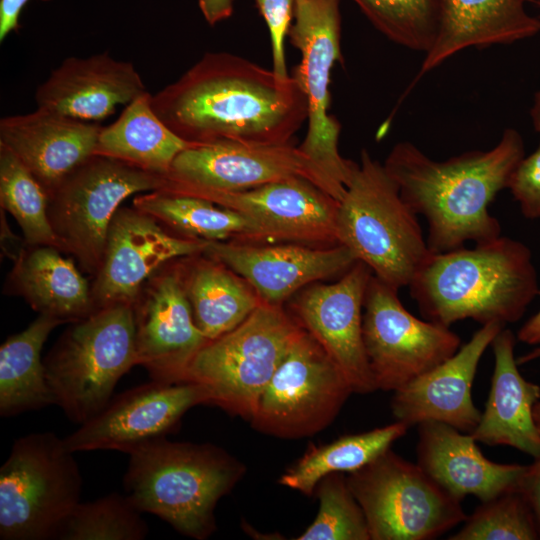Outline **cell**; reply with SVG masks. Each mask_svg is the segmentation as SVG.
<instances>
[{"label":"cell","mask_w":540,"mask_h":540,"mask_svg":"<svg viewBox=\"0 0 540 540\" xmlns=\"http://www.w3.org/2000/svg\"><path fill=\"white\" fill-rule=\"evenodd\" d=\"M503 328L497 322L482 325L453 356L394 391L391 408L397 421L409 427L438 421L471 433L481 417L472 399L473 380L482 355Z\"/></svg>","instance_id":"21"},{"label":"cell","mask_w":540,"mask_h":540,"mask_svg":"<svg viewBox=\"0 0 540 540\" xmlns=\"http://www.w3.org/2000/svg\"><path fill=\"white\" fill-rule=\"evenodd\" d=\"M133 308L138 365L152 380L183 382L192 358L209 340L195 324L179 269L153 275Z\"/></svg>","instance_id":"20"},{"label":"cell","mask_w":540,"mask_h":540,"mask_svg":"<svg viewBox=\"0 0 540 540\" xmlns=\"http://www.w3.org/2000/svg\"><path fill=\"white\" fill-rule=\"evenodd\" d=\"M363 310V341L377 390H398L460 348L459 336L449 327L412 315L398 290L373 274Z\"/></svg>","instance_id":"13"},{"label":"cell","mask_w":540,"mask_h":540,"mask_svg":"<svg viewBox=\"0 0 540 540\" xmlns=\"http://www.w3.org/2000/svg\"><path fill=\"white\" fill-rule=\"evenodd\" d=\"M372 274L357 261L337 281L303 288L289 312L339 367L353 393L359 394L377 390L362 331L364 297Z\"/></svg>","instance_id":"16"},{"label":"cell","mask_w":540,"mask_h":540,"mask_svg":"<svg viewBox=\"0 0 540 540\" xmlns=\"http://www.w3.org/2000/svg\"><path fill=\"white\" fill-rule=\"evenodd\" d=\"M409 288L422 316L447 327L465 319L516 322L539 292L530 249L506 236L431 252Z\"/></svg>","instance_id":"3"},{"label":"cell","mask_w":540,"mask_h":540,"mask_svg":"<svg viewBox=\"0 0 540 540\" xmlns=\"http://www.w3.org/2000/svg\"><path fill=\"white\" fill-rule=\"evenodd\" d=\"M346 480L364 513L370 540H430L467 518L460 500L391 449Z\"/></svg>","instance_id":"9"},{"label":"cell","mask_w":540,"mask_h":540,"mask_svg":"<svg viewBox=\"0 0 540 540\" xmlns=\"http://www.w3.org/2000/svg\"><path fill=\"white\" fill-rule=\"evenodd\" d=\"M59 250L51 245H29L18 254L9 282L39 314L75 322L96 309L87 280Z\"/></svg>","instance_id":"27"},{"label":"cell","mask_w":540,"mask_h":540,"mask_svg":"<svg viewBox=\"0 0 540 540\" xmlns=\"http://www.w3.org/2000/svg\"><path fill=\"white\" fill-rule=\"evenodd\" d=\"M199 196L256 219L271 242L316 247L338 245L339 201L304 178H291L244 191L165 188Z\"/></svg>","instance_id":"18"},{"label":"cell","mask_w":540,"mask_h":540,"mask_svg":"<svg viewBox=\"0 0 540 540\" xmlns=\"http://www.w3.org/2000/svg\"><path fill=\"white\" fill-rule=\"evenodd\" d=\"M520 133L507 128L499 142L486 151H468L435 161L414 144L393 146L384 167L406 204L428 224L431 252L443 253L501 236L490 203L507 188L511 174L524 157Z\"/></svg>","instance_id":"2"},{"label":"cell","mask_w":540,"mask_h":540,"mask_svg":"<svg viewBox=\"0 0 540 540\" xmlns=\"http://www.w3.org/2000/svg\"><path fill=\"white\" fill-rule=\"evenodd\" d=\"M467 517L463 527L449 540H533L538 528L535 516L522 494L515 488L481 502Z\"/></svg>","instance_id":"37"},{"label":"cell","mask_w":540,"mask_h":540,"mask_svg":"<svg viewBox=\"0 0 540 540\" xmlns=\"http://www.w3.org/2000/svg\"><path fill=\"white\" fill-rule=\"evenodd\" d=\"M540 296V290L538 292ZM518 339L529 345H540V309L518 331Z\"/></svg>","instance_id":"43"},{"label":"cell","mask_w":540,"mask_h":540,"mask_svg":"<svg viewBox=\"0 0 540 540\" xmlns=\"http://www.w3.org/2000/svg\"><path fill=\"white\" fill-rule=\"evenodd\" d=\"M256 6L264 18L270 33L273 71L286 79L285 39L289 34L291 19L294 16L295 0H255Z\"/></svg>","instance_id":"38"},{"label":"cell","mask_w":540,"mask_h":540,"mask_svg":"<svg viewBox=\"0 0 540 540\" xmlns=\"http://www.w3.org/2000/svg\"><path fill=\"white\" fill-rule=\"evenodd\" d=\"M148 526L126 494L110 493L78 503L64 521L58 540H142Z\"/></svg>","instance_id":"34"},{"label":"cell","mask_w":540,"mask_h":540,"mask_svg":"<svg viewBox=\"0 0 540 540\" xmlns=\"http://www.w3.org/2000/svg\"><path fill=\"white\" fill-rule=\"evenodd\" d=\"M516 489L529 504L540 526V456L526 467Z\"/></svg>","instance_id":"40"},{"label":"cell","mask_w":540,"mask_h":540,"mask_svg":"<svg viewBox=\"0 0 540 540\" xmlns=\"http://www.w3.org/2000/svg\"><path fill=\"white\" fill-rule=\"evenodd\" d=\"M515 342L514 334L503 328L491 343V389L479 423L470 434L477 442L511 446L537 458L540 433L533 411L540 399V387L520 374L514 356Z\"/></svg>","instance_id":"26"},{"label":"cell","mask_w":540,"mask_h":540,"mask_svg":"<svg viewBox=\"0 0 540 540\" xmlns=\"http://www.w3.org/2000/svg\"><path fill=\"white\" fill-rule=\"evenodd\" d=\"M392 42L426 53L440 23L441 0H352Z\"/></svg>","instance_id":"35"},{"label":"cell","mask_w":540,"mask_h":540,"mask_svg":"<svg viewBox=\"0 0 540 540\" xmlns=\"http://www.w3.org/2000/svg\"><path fill=\"white\" fill-rule=\"evenodd\" d=\"M29 0H1L0 1V41L9 33L19 28V16Z\"/></svg>","instance_id":"41"},{"label":"cell","mask_w":540,"mask_h":540,"mask_svg":"<svg viewBox=\"0 0 540 540\" xmlns=\"http://www.w3.org/2000/svg\"><path fill=\"white\" fill-rule=\"evenodd\" d=\"M129 455L123 485L132 504L199 540L215 531V507L245 471L242 463L215 445L172 442L166 437L146 442Z\"/></svg>","instance_id":"4"},{"label":"cell","mask_w":540,"mask_h":540,"mask_svg":"<svg viewBox=\"0 0 540 540\" xmlns=\"http://www.w3.org/2000/svg\"><path fill=\"white\" fill-rule=\"evenodd\" d=\"M507 188L527 219L540 218V145L518 163Z\"/></svg>","instance_id":"39"},{"label":"cell","mask_w":540,"mask_h":540,"mask_svg":"<svg viewBox=\"0 0 540 540\" xmlns=\"http://www.w3.org/2000/svg\"><path fill=\"white\" fill-rule=\"evenodd\" d=\"M199 404H210L201 385L152 380L111 398L99 413L65 437L64 443L74 453L116 450L129 454L146 442L166 437Z\"/></svg>","instance_id":"15"},{"label":"cell","mask_w":540,"mask_h":540,"mask_svg":"<svg viewBox=\"0 0 540 540\" xmlns=\"http://www.w3.org/2000/svg\"><path fill=\"white\" fill-rule=\"evenodd\" d=\"M202 254L222 262L244 278L262 302L281 306L313 283L342 276L357 262L353 253L341 244L316 247L208 241Z\"/></svg>","instance_id":"19"},{"label":"cell","mask_w":540,"mask_h":540,"mask_svg":"<svg viewBox=\"0 0 540 540\" xmlns=\"http://www.w3.org/2000/svg\"><path fill=\"white\" fill-rule=\"evenodd\" d=\"M418 435L417 464L460 501L472 495L486 502L515 489L527 467L487 459L470 433L443 422L419 423Z\"/></svg>","instance_id":"24"},{"label":"cell","mask_w":540,"mask_h":540,"mask_svg":"<svg viewBox=\"0 0 540 540\" xmlns=\"http://www.w3.org/2000/svg\"><path fill=\"white\" fill-rule=\"evenodd\" d=\"M206 257L178 269L196 326L214 340L240 325L262 300L244 278Z\"/></svg>","instance_id":"30"},{"label":"cell","mask_w":540,"mask_h":540,"mask_svg":"<svg viewBox=\"0 0 540 540\" xmlns=\"http://www.w3.org/2000/svg\"><path fill=\"white\" fill-rule=\"evenodd\" d=\"M146 91L133 63L103 52L64 59L38 86L35 102L37 108L98 123Z\"/></svg>","instance_id":"22"},{"label":"cell","mask_w":540,"mask_h":540,"mask_svg":"<svg viewBox=\"0 0 540 540\" xmlns=\"http://www.w3.org/2000/svg\"><path fill=\"white\" fill-rule=\"evenodd\" d=\"M535 1H537L540 4V0H535Z\"/></svg>","instance_id":"47"},{"label":"cell","mask_w":540,"mask_h":540,"mask_svg":"<svg viewBox=\"0 0 540 540\" xmlns=\"http://www.w3.org/2000/svg\"><path fill=\"white\" fill-rule=\"evenodd\" d=\"M526 1L441 0L438 33L413 84L466 48L511 44L536 35L540 20L528 14Z\"/></svg>","instance_id":"25"},{"label":"cell","mask_w":540,"mask_h":540,"mask_svg":"<svg viewBox=\"0 0 540 540\" xmlns=\"http://www.w3.org/2000/svg\"><path fill=\"white\" fill-rule=\"evenodd\" d=\"M533 414H534V420H535L536 426L540 433V402H537L536 405L534 406Z\"/></svg>","instance_id":"46"},{"label":"cell","mask_w":540,"mask_h":540,"mask_svg":"<svg viewBox=\"0 0 540 540\" xmlns=\"http://www.w3.org/2000/svg\"><path fill=\"white\" fill-rule=\"evenodd\" d=\"M166 184L164 175L92 155L49 194L48 215L58 248L73 254L84 271L96 275L109 226L122 202Z\"/></svg>","instance_id":"10"},{"label":"cell","mask_w":540,"mask_h":540,"mask_svg":"<svg viewBox=\"0 0 540 540\" xmlns=\"http://www.w3.org/2000/svg\"><path fill=\"white\" fill-rule=\"evenodd\" d=\"M55 404L82 424L112 398L119 379L138 365L132 304L99 308L73 322L43 360Z\"/></svg>","instance_id":"6"},{"label":"cell","mask_w":540,"mask_h":540,"mask_svg":"<svg viewBox=\"0 0 540 540\" xmlns=\"http://www.w3.org/2000/svg\"><path fill=\"white\" fill-rule=\"evenodd\" d=\"M151 104L175 134L197 144L288 143L308 117L306 97L293 76L282 79L228 52L205 53L152 95Z\"/></svg>","instance_id":"1"},{"label":"cell","mask_w":540,"mask_h":540,"mask_svg":"<svg viewBox=\"0 0 540 540\" xmlns=\"http://www.w3.org/2000/svg\"><path fill=\"white\" fill-rule=\"evenodd\" d=\"M99 123L73 119L47 109L3 117L0 144L11 150L48 194L92 155Z\"/></svg>","instance_id":"23"},{"label":"cell","mask_w":540,"mask_h":540,"mask_svg":"<svg viewBox=\"0 0 540 540\" xmlns=\"http://www.w3.org/2000/svg\"><path fill=\"white\" fill-rule=\"evenodd\" d=\"M336 232L339 244L397 290L409 286L431 254L417 214L384 165L366 149L339 202Z\"/></svg>","instance_id":"5"},{"label":"cell","mask_w":540,"mask_h":540,"mask_svg":"<svg viewBox=\"0 0 540 540\" xmlns=\"http://www.w3.org/2000/svg\"><path fill=\"white\" fill-rule=\"evenodd\" d=\"M409 426L401 421L358 434L342 436L323 446H311L279 479V483L312 496L318 483L332 473H352L391 448Z\"/></svg>","instance_id":"32"},{"label":"cell","mask_w":540,"mask_h":540,"mask_svg":"<svg viewBox=\"0 0 540 540\" xmlns=\"http://www.w3.org/2000/svg\"><path fill=\"white\" fill-rule=\"evenodd\" d=\"M64 439L53 432L14 441L0 468V538L51 540L80 502L82 477Z\"/></svg>","instance_id":"8"},{"label":"cell","mask_w":540,"mask_h":540,"mask_svg":"<svg viewBox=\"0 0 540 540\" xmlns=\"http://www.w3.org/2000/svg\"><path fill=\"white\" fill-rule=\"evenodd\" d=\"M540 358V346L533 349L532 351L522 355L518 359H516V362L518 365L528 363L530 361L536 360Z\"/></svg>","instance_id":"45"},{"label":"cell","mask_w":540,"mask_h":540,"mask_svg":"<svg viewBox=\"0 0 540 540\" xmlns=\"http://www.w3.org/2000/svg\"><path fill=\"white\" fill-rule=\"evenodd\" d=\"M207 242L173 236L152 216L135 207H120L109 226L91 289L95 309L133 305L143 284L165 263L202 254Z\"/></svg>","instance_id":"17"},{"label":"cell","mask_w":540,"mask_h":540,"mask_svg":"<svg viewBox=\"0 0 540 540\" xmlns=\"http://www.w3.org/2000/svg\"><path fill=\"white\" fill-rule=\"evenodd\" d=\"M352 388L322 346L303 328L261 394L252 426L265 434L311 436L337 416Z\"/></svg>","instance_id":"12"},{"label":"cell","mask_w":540,"mask_h":540,"mask_svg":"<svg viewBox=\"0 0 540 540\" xmlns=\"http://www.w3.org/2000/svg\"><path fill=\"white\" fill-rule=\"evenodd\" d=\"M340 0H295L290 43L301 53L293 77L308 106V129L299 148L331 179L347 188L358 163L338 151L339 121L328 113L330 75L341 52Z\"/></svg>","instance_id":"11"},{"label":"cell","mask_w":540,"mask_h":540,"mask_svg":"<svg viewBox=\"0 0 540 540\" xmlns=\"http://www.w3.org/2000/svg\"><path fill=\"white\" fill-rule=\"evenodd\" d=\"M198 4L205 20L212 26L233 13V0H198Z\"/></svg>","instance_id":"42"},{"label":"cell","mask_w":540,"mask_h":540,"mask_svg":"<svg viewBox=\"0 0 540 540\" xmlns=\"http://www.w3.org/2000/svg\"><path fill=\"white\" fill-rule=\"evenodd\" d=\"M0 203L1 208L15 218L28 245L58 248V239L48 215V192L17 156L2 144Z\"/></svg>","instance_id":"33"},{"label":"cell","mask_w":540,"mask_h":540,"mask_svg":"<svg viewBox=\"0 0 540 540\" xmlns=\"http://www.w3.org/2000/svg\"><path fill=\"white\" fill-rule=\"evenodd\" d=\"M151 98L146 91L125 105L115 122L102 127L94 154L166 176L175 158L194 143L179 137L157 116Z\"/></svg>","instance_id":"29"},{"label":"cell","mask_w":540,"mask_h":540,"mask_svg":"<svg viewBox=\"0 0 540 540\" xmlns=\"http://www.w3.org/2000/svg\"><path fill=\"white\" fill-rule=\"evenodd\" d=\"M315 492L317 516L297 540H370L364 513L343 473L325 476Z\"/></svg>","instance_id":"36"},{"label":"cell","mask_w":540,"mask_h":540,"mask_svg":"<svg viewBox=\"0 0 540 540\" xmlns=\"http://www.w3.org/2000/svg\"><path fill=\"white\" fill-rule=\"evenodd\" d=\"M534 129L540 133V91L534 94L533 105L530 110Z\"/></svg>","instance_id":"44"},{"label":"cell","mask_w":540,"mask_h":540,"mask_svg":"<svg viewBox=\"0 0 540 540\" xmlns=\"http://www.w3.org/2000/svg\"><path fill=\"white\" fill-rule=\"evenodd\" d=\"M302 326L281 305L262 302L192 358L183 382L201 385L210 404L251 420L259 398Z\"/></svg>","instance_id":"7"},{"label":"cell","mask_w":540,"mask_h":540,"mask_svg":"<svg viewBox=\"0 0 540 540\" xmlns=\"http://www.w3.org/2000/svg\"><path fill=\"white\" fill-rule=\"evenodd\" d=\"M133 207L187 238L273 244L256 219L199 196L159 189L137 195Z\"/></svg>","instance_id":"28"},{"label":"cell","mask_w":540,"mask_h":540,"mask_svg":"<svg viewBox=\"0 0 540 540\" xmlns=\"http://www.w3.org/2000/svg\"><path fill=\"white\" fill-rule=\"evenodd\" d=\"M291 178L307 179L341 201L346 188L331 179L292 141L194 143L173 161L164 188L244 191ZM163 189V188H162Z\"/></svg>","instance_id":"14"},{"label":"cell","mask_w":540,"mask_h":540,"mask_svg":"<svg viewBox=\"0 0 540 540\" xmlns=\"http://www.w3.org/2000/svg\"><path fill=\"white\" fill-rule=\"evenodd\" d=\"M65 323L39 316L0 347V415L11 417L55 404L47 383L41 351L51 331Z\"/></svg>","instance_id":"31"}]
</instances>
